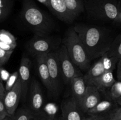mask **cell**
Segmentation results:
<instances>
[{"label": "cell", "instance_id": "d4e9b609", "mask_svg": "<svg viewBox=\"0 0 121 120\" xmlns=\"http://www.w3.org/2000/svg\"><path fill=\"white\" fill-rule=\"evenodd\" d=\"M11 117V120H33V116L27 107H21L16 110Z\"/></svg>", "mask_w": 121, "mask_h": 120}, {"label": "cell", "instance_id": "ac0fdd59", "mask_svg": "<svg viewBox=\"0 0 121 120\" xmlns=\"http://www.w3.org/2000/svg\"><path fill=\"white\" fill-rule=\"evenodd\" d=\"M118 105L109 100L100 101L94 107L89 110L86 114L88 115H105Z\"/></svg>", "mask_w": 121, "mask_h": 120}, {"label": "cell", "instance_id": "277c9868", "mask_svg": "<svg viewBox=\"0 0 121 120\" xmlns=\"http://www.w3.org/2000/svg\"><path fill=\"white\" fill-rule=\"evenodd\" d=\"M67 54L73 63L80 70L86 71L89 68L90 62L81 40L73 27L69 28L61 40Z\"/></svg>", "mask_w": 121, "mask_h": 120}, {"label": "cell", "instance_id": "4fadbf2b", "mask_svg": "<svg viewBox=\"0 0 121 120\" xmlns=\"http://www.w3.org/2000/svg\"><path fill=\"white\" fill-rule=\"evenodd\" d=\"M48 8L58 19L67 24L73 23L76 19L61 0H49Z\"/></svg>", "mask_w": 121, "mask_h": 120}, {"label": "cell", "instance_id": "44dd1931", "mask_svg": "<svg viewBox=\"0 0 121 120\" xmlns=\"http://www.w3.org/2000/svg\"><path fill=\"white\" fill-rule=\"evenodd\" d=\"M108 100H111L120 106L121 105V82L115 81L110 88L106 89Z\"/></svg>", "mask_w": 121, "mask_h": 120}, {"label": "cell", "instance_id": "e575fe53", "mask_svg": "<svg viewBox=\"0 0 121 120\" xmlns=\"http://www.w3.org/2000/svg\"><path fill=\"white\" fill-rule=\"evenodd\" d=\"M5 92L6 91L5 89V87L0 80V100H3Z\"/></svg>", "mask_w": 121, "mask_h": 120}, {"label": "cell", "instance_id": "83f0119b", "mask_svg": "<svg viewBox=\"0 0 121 120\" xmlns=\"http://www.w3.org/2000/svg\"><path fill=\"white\" fill-rule=\"evenodd\" d=\"M106 120H121V108L120 106L115 107L105 114Z\"/></svg>", "mask_w": 121, "mask_h": 120}, {"label": "cell", "instance_id": "f546056e", "mask_svg": "<svg viewBox=\"0 0 121 120\" xmlns=\"http://www.w3.org/2000/svg\"><path fill=\"white\" fill-rule=\"evenodd\" d=\"M7 116H9V115L6 111L3 101L2 100H0V120H2Z\"/></svg>", "mask_w": 121, "mask_h": 120}, {"label": "cell", "instance_id": "f1b7e54d", "mask_svg": "<svg viewBox=\"0 0 121 120\" xmlns=\"http://www.w3.org/2000/svg\"><path fill=\"white\" fill-rule=\"evenodd\" d=\"M14 51H5L0 48V67H3L9 60Z\"/></svg>", "mask_w": 121, "mask_h": 120}, {"label": "cell", "instance_id": "8fae6325", "mask_svg": "<svg viewBox=\"0 0 121 120\" xmlns=\"http://www.w3.org/2000/svg\"><path fill=\"white\" fill-rule=\"evenodd\" d=\"M31 62L28 56L24 55L21 58L20 67L18 69L19 78L22 86V100L25 101L26 100L28 88L30 82V68Z\"/></svg>", "mask_w": 121, "mask_h": 120}, {"label": "cell", "instance_id": "4dcf8cb0", "mask_svg": "<svg viewBox=\"0 0 121 120\" xmlns=\"http://www.w3.org/2000/svg\"><path fill=\"white\" fill-rule=\"evenodd\" d=\"M84 120H106L105 115H88L87 117H85Z\"/></svg>", "mask_w": 121, "mask_h": 120}, {"label": "cell", "instance_id": "ffe728a7", "mask_svg": "<svg viewBox=\"0 0 121 120\" xmlns=\"http://www.w3.org/2000/svg\"><path fill=\"white\" fill-rule=\"evenodd\" d=\"M64 4L72 13V15L77 18L81 14L85 12L84 3L83 0H61Z\"/></svg>", "mask_w": 121, "mask_h": 120}, {"label": "cell", "instance_id": "7a4b0ae2", "mask_svg": "<svg viewBox=\"0 0 121 120\" xmlns=\"http://www.w3.org/2000/svg\"><path fill=\"white\" fill-rule=\"evenodd\" d=\"M21 18L35 35H48L54 29V21L40 9L32 0H24Z\"/></svg>", "mask_w": 121, "mask_h": 120}, {"label": "cell", "instance_id": "4316f807", "mask_svg": "<svg viewBox=\"0 0 121 120\" xmlns=\"http://www.w3.org/2000/svg\"><path fill=\"white\" fill-rule=\"evenodd\" d=\"M18 78L19 74L18 71L10 74L9 77L8 78L7 80L6 81L5 86V89L6 92L9 91L14 87V85L15 84V83L17 81Z\"/></svg>", "mask_w": 121, "mask_h": 120}, {"label": "cell", "instance_id": "5bb4252c", "mask_svg": "<svg viewBox=\"0 0 121 120\" xmlns=\"http://www.w3.org/2000/svg\"><path fill=\"white\" fill-rule=\"evenodd\" d=\"M35 60L37 61V68L39 76L49 94L53 96V88L46 63V55L36 56Z\"/></svg>", "mask_w": 121, "mask_h": 120}, {"label": "cell", "instance_id": "6da1fadb", "mask_svg": "<svg viewBox=\"0 0 121 120\" xmlns=\"http://www.w3.org/2000/svg\"><path fill=\"white\" fill-rule=\"evenodd\" d=\"M73 28L81 40L90 61L102 56L114 38L111 31L101 27L80 24Z\"/></svg>", "mask_w": 121, "mask_h": 120}, {"label": "cell", "instance_id": "7402d4cb", "mask_svg": "<svg viewBox=\"0 0 121 120\" xmlns=\"http://www.w3.org/2000/svg\"><path fill=\"white\" fill-rule=\"evenodd\" d=\"M109 56L117 58L118 60H121V35L118 34L114 37L109 48L106 52Z\"/></svg>", "mask_w": 121, "mask_h": 120}, {"label": "cell", "instance_id": "484cf974", "mask_svg": "<svg viewBox=\"0 0 121 120\" xmlns=\"http://www.w3.org/2000/svg\"><path fill=\"white\" fill-rule=\"evenodd\" d=\"M0 41L12 46L14 48L17 46V41L15 36L9 31L5 29L0 30Z\"/></svg>", "mask_w": 121, "mask_h": 120}, {"label": "cell", "instance_id": "1f68e13d", "mask_svg": "<svg viewBox=\"0 0 121 120\" xmlns=\"http://www.w3.org/2000/svg\"><path fill=\"white\" fill-rule=\"evenodd\" d=\"M9 75H10V74L7 71L4 69L2 67H0V80L2 79L4 81H7L8 78L9 77Z\"/></svg>", "mask_w": 121, "mask_h": 120}, {"label": "cell", "instance_id": "603a6c76", "mask_svg": "<svg viewBox=\"0 0 121 120\" xmlns=\"http://www.w3.org/2000/svg\"><path fill=\"white\" fill-rule=\"evenodd\" d=\"M14 4V0H0V22L9 16Z\"/></svg>", "mask_w": 121, "mask_h": 120}, {"label": "cell", "instance_id": "7c38bea8", "mask_svg": "<svg viewBox=\"0 0 121 120\" xmlns=\"http://www.w3.org/2000/svg\"><path fill=\"white\" fill-rule=\"evenodd\" d=\"M100 92L93 85H87L85 95L79 105V108L83 113L94 107L100 101Z\"/></svg>", "mask_w": 121, "mask_h": 120}, {"label": "cell", "instance_id": "d590c367", "mask_svg": "<svg viewBox=\"0 0 121 120\" xmlns=\"http://www.w3.org/2000/svg\"><path fill=\"white\" fill-rule=\"evenodd\" d=\"M37 1L43 4L46 7L48 8V1H49V0H37Z\"/></svg>", "mask_w": 121, "mask_h": 120}, {"label": "cell", "instance_id": "5b68a950", "mask_svg": "<svg viewBox=\"0 0 121 120\" xmlns=\"http://www.w3.org/2000/svg\"><path fill=\"white\" fill-rule=\"evenodd\" d=\"M61 44L59 36L48 35H35L26 44L27 51L33 56L47 55L54 51Z\"/></svg>", "mask_w": 121, "mask_h": 120}, {"label": "cell", "instance_id": "8d00e7d4", "mask_svg": "<svg viewBox=\"0 0 121 120\" xmlns=\"http://www.w3.org/2000/svg\"><path fill=\"white\" fill-rule=\"evenodd\" d=\"M11 120V117L9 116H6L5 118H4V119H2V120Z\"/></svg>", "mask_w": 121, "mask_h": 120}, {"label": "cell", "instance_id": "52a82bcc", "mask_svg": "<svg viewBox=\"0 0 121 120\" xmlns=\"http://www.w3.org/2000/svg\"><path fill=\"white\" fill-rule=\"evenodd\" d=\"M28 93H29V101L27 108L34 117L39 112L44 105L43 92L41 85L34 78L30 84Z\"/></svg>", "mask_w": 121, "mask_h": 120}, {"label": "cell", "instance_id": "2e32d148", "mask_svg": "<svg viewBox=\"0 0 121 120\" xmlns=\"http://www.w3.org/2000/svg\"><path fill=\"white\" fill-rule=\"evenodd\" d=\"M72 92V97L78 104H80L86 91V84L84 80L83 76H79L74 78L70 82Z\"/></svg>", "mask_w": 121, "mask_h": 120}, {"label": "cell", "instance_id": "d6a6232c", "mask_svg": "<svg viewBox=\"0 0 121 120\" xmlns=\"http://www.w3.org/2000/svg\"><path fill=\"white\" fill-rule=\"evenodd\" d=\"M117 81L121 80V60H119L117 64Z\"/></svg>", "mask_w": 121, "mask_h": 120}, {"label": "cell", "instance_id": "d6986e66", "mask_svg": "<svg viewBox=\"0 0 121 120\" xmlns=\"http://www.w3.org/2000/svg\"><path fill=\"white\" fill-rule=\"evenodd\" d=\"M87 70V72L84 75L83 78L86 85H91L93 81L105 72L101 58H100V59L95 62L91 68H89Z\"/></svg>", "mask_w": 121, "mask_h": 120}, {"label": "cell", "instance_id": "e0dca14e", "mask_svg": "<svg viewBox=\"0 0 121 120\" xmlns=\"http://www.w3.org/2000/svg\"><path fill=\"white\" fill-rule=\"evenodd\" d=\"M115 81L113 72H105L100 76L93 81L91 85L96 87L100 92H104L110 88Z\"/></svg>", "mask_w": 121, "mask_h": 120}, {"label": "cell", "instance_id": "8992f818", "mask_svg": "<svg viewBox=\"0 0 121 120\" xmlns=\"http://www.w3.org/2000/svg\"><path fill=\"white\" fill-rule=\"evenodd\" d=\"M61 76L66 84H70L71 80L76 76H82L76 66L71 61L65 45L61 44L56 50Z\"/></svg>", "mask_w": 121, "mask_h": 120}, {"label": "cell", "instance_id": "3957f363", "mask_svg": "<svg viewBox=\"0 0 121 120\" xmlns=\"http://www.w3.org/2000/svg\"><path fill=\"white\" fill-rule=\"evenodd\" d=\"M85 12L93 20L121 24L120 0H83Z\"/></svg>", "mask_w": 121, "mask_h": 120}, {"label": "cell", "instance_id": "ba28073f", "mask_svg": "<svg viewBox=\"0 0 121 120\" xmlns=\"http://www.w3.org/2000/svg\"><path fill=\"white\" fill-rule=\"evenodd\" d=\"M46 63L53 88V96H56L59 95L60 91L61 85L60 77L61 76L56 51L46 55Z\"/></svg>", "mask_w": 121, "mask_h": 120}, {"label": "cell", "instance_id": "cb8c5ba5", "mask_svg": "<svg viewBox=\"0 0 121 120\" xmlns=\"http://www.w3.org/2000/svg\"><path fill=\"white\" fill-rule=\"evenodd\" d=\"M100 58L102 61L105 72H113V70L115 69L117 62L119 60H120L115 57L109 56L106 54V52H105Z\"/></svg>", "mask_w": 121, "mask_h": 120}, {"label": "cell", "instance_id": "9c48e42d", "mask_svg": "<svg viewBox=\"0 0 121 120\" xmlns=\"http://www.w3.org/2000/svg\"><path fill=\"white\" fill-rule=\"evenodd\" d=\"M22 95V86L18 78L14 87L7 91L4 97L3 101L5 108L9 116H13L17 109L20 99Z\"/></svg>", "mask_w": 121, "mask_h": 120}, {"label": "cell", "instance_id": "9a60e30c", "mask_svg": "<svg viewBox=\"0 0 121 120\" xmlns=\"http://www.w3.org/2000/svg\"><path fill=\"white\" fill-rule=\"evenodd\" d=\"M59 108L53 102L44 104L39 112L34 116L33 120H59Z\"/></svg>", "mask_w": 121, "mask_h": 120}, {"label": "cell", "instance_id": "30bf717a", "mask_svg": "<svg viewBox=\"0 0 121 120\" xmlns=\"http://www.w3.org/2000/svg\"><path fill=\"white\" fill-rule=\"evenodd\" d=\"M59 120H84L83 112L72 96L62 101Z\"/></svg>", "mask_w": 121, "mask_h": 120}, {"label": "cell", "instance_id": "836d02e7", "mask_svg": "<svg viewBox=\"0 0 121 120\" xmlns=\"http://www.w3.org/2000/svg\"><path fill=\"white\" fill-rule=\"evenodd\" d=\"M0 48L3 50L8 51H14L15 48L12 46L9 45L7 44L4 43V42H1L0 41Z\"/></svg>", "mask_w": 121, "mask_h": 120}]
</instances>
